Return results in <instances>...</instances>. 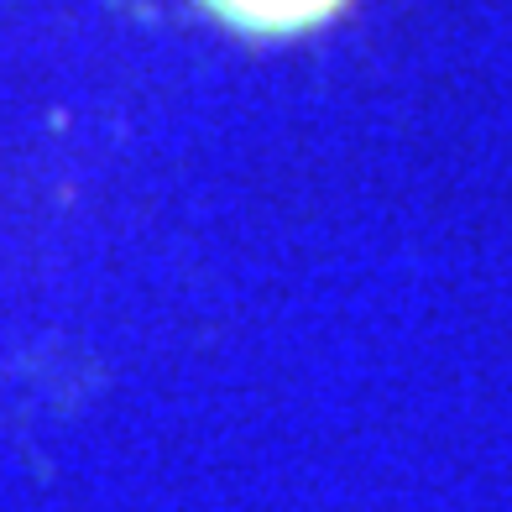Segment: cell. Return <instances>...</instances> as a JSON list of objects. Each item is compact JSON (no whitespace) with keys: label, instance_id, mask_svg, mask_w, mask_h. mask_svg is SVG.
Listing matches in <instances>:
<instances>
[{"label":"cell","instance_id":"obj_1","mask_svg":"<svg viewBox=\"0 0 512 512\" xmlns=\"http://www.w3.org/2000/svg\"><path fill=\"white\" fill-rule=\"evenodd\" d=\"M199 6L251 37H293V32L324 27L345 0H199Z\"/></svg>","mask_w":512,"mask_h":512}]
</instances>
